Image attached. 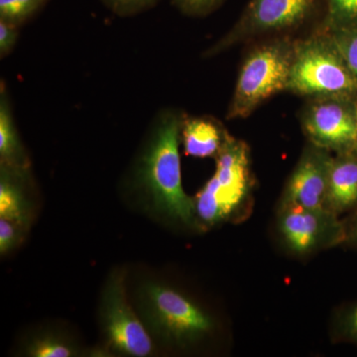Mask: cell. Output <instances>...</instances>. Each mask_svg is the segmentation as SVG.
<instances>
[{
  "label": "cell",
  "mask_w": 357,
  "mask_h": 357,
  "mask_svg": "<svg viewBox=\"0 0 357 357\" xmlns=\"http://www.w3.org/2000/svg\"><path fill=\"white\" fill-rule=\"evenodd\" d=\"M227 135L229 132L213 117H188L185 115L181 138L185 154L188 156L215 158Z\"/></svg>",
  "instance_id": "obj_12"
},
{
  "label": "cell",
  "mask_w": 357,
  "mask_h": 357,
  "mask_svg": "<svg viewBox=\"0 0 357 357\" xmlns=\"http://www.w3.org/2000/svg\"><path fill=\"white\" fill-rule=\"evenodd\" d=\"M20 27L0 20V58L10 55L20 38Z\"/></svg>",
  "instance_id": "obj_22"
},
{
  "label": "cell",
  "mask_w": 357,
  "mask_h": 357,
  "mask_svg": "<svg viewBox=\"0 0 357 357\" xmlns=\"http://www.w3.org/2000/svg\"><path fill=\"white\" fill-rule=\"evenodd\" d=\"M287 91L307 98L342 96L357 100V79L330 33L321 30L295 41Z\"/></svg>",
  "instance_id": "obj_3"
},
{
  "label": "cell",
  "mask_w": 357,
  "mask_h": 357,
  "mask_svg": "<svg viewBox=\"0 0 357 357\" xmlns=\"http://www.w3.org/2000/svg\"><path fill=\"white\" fill-rule=\"evenodd\" d=\"M357 29V0H325L321 30Z\"/></svg>",
  "instance_id": "obj_15"
},
{
  "label": "cell",
  "mask_w": 357,
  "mask_h": 357,
  "mask_svg": "<svg viewBox=\"0 0 357 357\" xmlns=\"http://www.w3.org/2000/svg\"><path fill=\"white\" fill-rule=\"evenodd\" d=\"M282 241L291 252L307 255L347 241L344 220L326 208H278Z\"/></svg>",
  "instance_id": "obj_8"
},
{
  "label": "cell",
  "mask_w": 357,
  "mask_h": 357,
  "mask_svg": "<svg viewBox=\"0 0 357 357\" xmlns=\"http://www.w3.org/2000/svg\"><path fill=\"white\" fill-rule=\"evenodd\" d=\"M0 162L10 168L29 169V159L16 128L10 96L3 81L0 84Z\"/></svg>",
  "instance_id": "obj_13"
},
{
  "label": "cell",
  "mask_w": 357,
  "mask_h": 357,
  "mask_svg": "<svg viewBox=\"0 0 357 357\" xmlns=\"http://www.w3.org/2000/svg\"><path fill=\"white\" fill-rule=\"evenodd\" d=\"M307 142L338 154L351 151L357 135V100L342 96L309 98L301 114Z\"/></svg>",
  "instance_id": "obj_7"
},
{
  "label": "cell",
  "mask_w": 357,
  "mask_h": 357,
  "mask_svg": "<svg viewBox=\"0 0 357 357\" xmlns=\"http://www.w3.org/2000/svg\"><path fill=\"white\" fill-rule=\"evenodd\" d=\"M295 41L279 37L256 46L244 60L227 119H245L265 100L287 91Z\"/></svg>",
  "instance_id": "obj_4"
},
{
  "label": "cell",
  "mask_w": 357,
  "mask_h": 357,
  "mask_svg": "<svg viewBox=\"0 0 357 357\" xmlns=\"http://www.w3.org/2000/svg\"><path fill=\"white\" fill-rule=\"evenodd\" d=\"M30 356L36 357H69L74 356L70 345L55 337L37 338L28 349Z\"/></svg>",
  "instance_id": "obj_18"
},
{
  "label": "cell",
  "mask_w": 357,
  "mask_h": 357,
  "mask_svg": "<svg viewBox=\"0 0 357 357\" xmlns=\"http://www.w3.org/2000/svg\"><path fill=\"white\" fill-rule=\"evenodd\" d=\"M159 0H102L103 4L119 17H131L153 8Z\"/></svg>",
  "instance_id": "obj_19"
},
{
  "label": "cell",
  "mask_w": 357,
  "mask_h": 357,
  "mask_svg": "<svg viewBox=\"0 0 357 357\" xmlns=\"http://www.w3.org/2000/svg\"><path fill=\"white\" fill-rule=\"evenodd\" d=\"M333 156L328 150L307 142L285 185L279 208H326Z\"/></svg>",
  "instance_id": "obj_10"
},
{
  "label": "cell",
  "mask_w": 357,
  "mask_h": 357,
  "mask_svg": "<svg viewBox=\"0 0 357 357\" xmlns=\"http://www.w3.org/2000/svg\"><path fill=\"white\" fill-rule=\"evenodd\" d=\"M102 317L110 349L134 357L152 354L153 344L149 333L128 304L122 272H115L107 282L102 297Z\"/></svg>",
  "instance_id": "obj_9"
},
{
  "label": "cell",
  "mask_w": 357,
  "mask_h": 357,
  "mask_svg": "<svg viewBox=\"0 0 357 357\" xmlns=\"http://www.w3.org/2000/svg\"><path fill=\"white\" fill-rule=\"evenodd\" d=\"M15 225L17 223L0 218V251L2 255L6 253L17 243V230Z\"/></svg>",
  "instance_id": "obj_23"
},
{
  "label": "cell",
  "mask_w": 357,
  "mask_h": 357,
  "mask_svg": "<svg viewBox=\"0 0 357 357\" xmlns=\"http://www.w3.org/2000/svg\"><path fill=\"white\" fill-rule=\"evenodd\" d=\"M347 229V241L345 243L357 248V208L351 211V215L344 220Z\"/></svg>",
  "instance_id": "obj_24"
},
{
  "label": "cell",
  "mask_w": 357,
  "mask_h": 357,
  "mask_svg": "<svg viewBox=\"0 0 357 357\" xmlns=\"http://www.w3.org/2000/svg\"><path fill=\"white\" fill-rule=\"evenodd\" d=\"M326 208L338 215L357 208V150L333 154Z\"/></svg>",
  "instance_id": "obj_11"
},
{
  "label": "cell",
  "mask_w": 357,
  "mask_h": 357,
  "mask_svg": "<svg viewBox=\"0 0 357 357\" xmlns=\"http://www.w3.org/2000/svg\"><path fill=\"white\" fill-rule=\"evenodd\" d=\"M140 304L146 323L164 342L178 347L210 335L213 319L192 300L172 287L147 283L141 289Z\"/></svg>",
  "instance_id": "obj_5"
},
{
  "label": "cell",
  "mask_w": 357,
  "mask_h": 357,
  "mask_svg": "<svg viewBox=\"0 0 357 357\" xmlns=\"http://www.w3.org/2000/svg\"><path fill=\"white\" fill-rule=\"evenodd\" d=\"M26 171L3 165L0 169V218L17 225L27 220L26 202L18 182Z\"/></svg>",
  "instance_id": "obj_14"
},
{
  "label": "cell",
  "mask_w": 357,
  "mask_h": 357,
  "mask_svg": "<svg viewBox=\"0 0 357 357\" xmlns=\"http://www.w3.org/2000/svg\"><path fill=\"white\" fill-rule=\"evenodd\" d=\"M354 149L357 150V135H356V145H354Z\"/></svg>",
  "instance_id": "obj_25"
},
{
  "label": "cell",
  "mask_w": 357,
  "mask_h": 357,
  "mask_svg": "<svg viewBox=\"0 0 357 357\" xmlns=\"http://www.w3.org/2000/svg\"><path fill=\"white\" fill-rule=\"evenodd\" d=\"M185 114L176 109L158 112L136 167L138 185L155 206L185 225H198L194 199L184 191L178 147Z\"/></svg>",
  "instance_id": "obj_1"
},
{
  "label": "cell",
  "mask_w": 357,
  "mask_h": 357,
  "mask_svg": "<svg viewBox=\"0 0 357 357\" xmlns=\"http://www.w3.org/2000/svg\"><path fill=\"white\" fill-rule=\"evenodd\" d=\"M318 7L319 0H250L236 24L203 56L213 58L268 33L299 27L314 16Z\"/></svg>",
  "instance_id": "obj_6"
},
{
  "label": "cell",
  "mask_w": 357,
  "mask_h": 357,
  "mask_svg": "<svg viewBox=\"0 0 357 357\" xmlns=\"http://www.w3.org/2000/svg\"><path fill=\"white\" fill-rule=\"evenodd\" d=\"M326 32L330 33L352 74L357 79V29H337Z\"/></svg>",
  "instance_id": "obj_17"
},
{
  "label": "cell",
  "mask_w": 357,
  "mask_h": 357,
  "mask_svg": "<svg viewBox=\"0 0 357 357\" xmlns=\"http://www.w3.org/2000/svg\"><path fill=\"white\" fill-rule=\"evenodd\" d=\"M215 161V174L194 198L198 225L227 222L250 204L253 176L248 145L229 133Z\"/></svg>",
  "instance_id": "obj_2"
},
{
  "label": "cell",
  "mask_w": 357,
  "mask_h": 357,
  "mask_svg": "<svg viewBox=\"0 0 357 357\" xmlns=\"http://www.w3.org/2000/svg\"><path fill=\"white\" fill-rule=\"evenodd\" d=\"M225 0H172L185 15L203 17L217 10Z\"/></svg>",
  "instance_id": "obj_21"
},
{
  "label": "cell",
  "mask_w": 357,
  "mask_h": 357,
  "mask_svg": "<svg viewBox=\"0 0 357 357\" xmlns=\"http://www.w3.org/2000/svg\"><path fill=\"white\" fill-rule=\"evenodd\" d=\"M50 0H0V20L21 27Z\"/></svg>",
  "instance_id": "obj_16"
},
{
  "label": "cell",
  "mask_w": 357,
  "mask_h": 357,
  "mask_svg": "<svg viewBox=\"0 0 357 357\" xmlns=\"http://www.w3.org/2000/svg\"><path fill=\"white\" fill-rule=\"evenodd\" d=\"M337 330L342 340L357 345V302L340 312Z\"/></svg>",
  "instance_id": "obj_20"
}]
</instances>
